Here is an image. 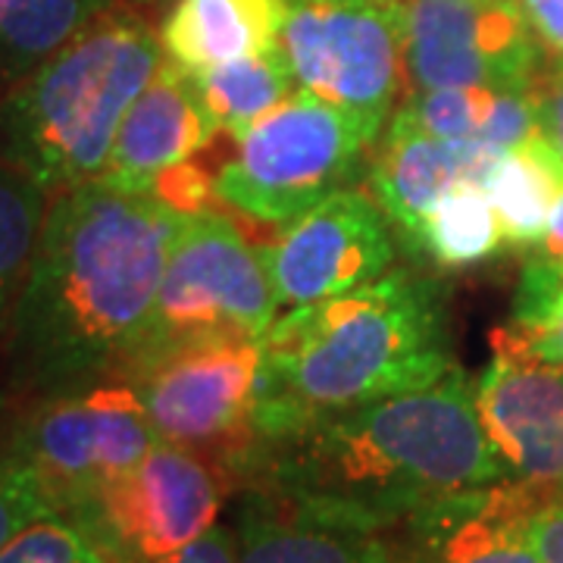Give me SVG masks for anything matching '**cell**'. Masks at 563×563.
<instances>
[{
	"instance_id": "obj_1",
	"label": "cell",
	"mask_w": 563,
	"mask_h": 563,
	"mask_svg": "<svg viewBox=\"0 0 563 563\" xmlns=\"http://www.w3.org/2000/svg\"><path fill=\"white\" fill-rule=\"evenodd\" d=\"M185 213L88 181L54 195L22 285L7 379L47 395L120 376L144 342Z\"/></svg>"
},
{
	"instance_id": "obj_2",
	"label": "cell",
	"mask_w": 563,
	"mask_h": 563,
	"mask_svg": "<svg viewBox=\"0 0 563 563\" xmlns=\"http://www.w3.org/2000/svg\"><path fill=\"white\" fill-rule=\"evenodd\" d=\"M261 354V451L454 369L442 291L404 266L339 298L291 307L263 332Z\"/></svg>"
},
{
	"instance_id": "obj_3",
	"label": "cell",
	"mask_w": 563,
	"mask_h": 563,
	"mask_svg": "<svg viewBox=\"0 0 563 563\" xmlns=\"http://www.w3.org/2000/svg\"><path fill=\"white\" fill-rule=\"evenodd\" d=\"M247 479L407 520L504 483L507 470L485 432L476 383L454 366L429 388L391 395L266 444Z\"/></svg>"
},
{
	"instance_id": "obj_4",
	"label": "cell",
	"mask_w": 563,
	"mask_h": 563,
	"mask_svg": "<svg viewBox=\"0 0 563 563\" xmlns=\"http://www.w3.org/2000/svg\"><path fill=\"white\" fill-rule=\"evenodd\" d=\"M163 60L151 22L110 3L0 98V163L51 198L101 179L129 107Z\"/></svg>"
},
{
	"instance_id": "obj_5",
	"label": "cell",
	"mask_w": 563,
	"mask_h": 563,
	"mask_svg": "<svg viewBox=\"0 0 563 563\" xmlns=\"http://www.w3.org/2000/svg\"><path fill=\"white\" fill-rule=\"evenodd\" d=\"M383 125L298 88L244 132L213 176L217 201L257 222L298 220L363 169Z\"/></svg>"
},
{
	"instance_id": "obj_6",
	"label": "cell",
	"mask_w": 563,
	"mask_h": 563,
	"mask_svg": "<svg viewBox=\"0 0 563 563\" xmlns=\"http://www.w3.org/2000/svg\"><path fill=\"white\" fill-rule=\"evenodd\" d=\"M261 339H188L141 351L120 379L139 391L161 442L179 444L220 476H247L261 451Z\"/></svg>"
},
{
	"instance_id": "obj_7",
	"label": "cell",
	"mask_w": 563,
	"mask_h": 563,
	"mask_svg": "<svg viewBox=\"0 0 563 563\" xmlns=\"http://www.w3.org/2000/svg\"><path fill=\"white\" fill-rule=\"evenodd\" d=\"M13 432L57 520H73L161 442L139 391L120 376L35 395L16 410Z\"/></svg>"
},
{
	"instance_id": "obj_8",
	"label": "cell",
	"mask_w": 563,
	"mask_h": 563,
	"mask_svg": "<svg viewBox=\"0 0 563 563\" xmlns=\"http://www.w3.org/2000/svg\"><path fill=\"white\" fill-rule=\"evenodd\" d=\"M279 295L266 251L217 210L191 213L169 251L154 313L135 354L188 339H263Z\"/></svg>"
},
{
	"instance_id": "obj_9",
	"label": "cell",
	"mask_w": 563,
	"mask_h": 563,
	"mask_svg": "<svg viewBox=\"0 0 563 563\" xmlns=\"http://www.w3.org/2000/svg\"><path fill=\"white\" fill-rule=\"evenodd\" d=\"M279 51L298 88L385 125L407 69V0H288Z\"/></svg>"
},
{
	"instance_id": "obj_10",
	"label": "cell",
	"mask_w": 563,
	"mask_h": 563,
	"mask_svg": "<svg viewBox=\"0 0 563 563\" xmlns=\"http://www.w3.org/2000/svg\"><path fill=\"white\" fill-rule=\"evenodd\" d=\"M222 483L201 454L157 442L66 523L79 526L110 563H157L213 529Z\"/></svg>"
},
{
	"instance_id": "obj_11",
	"label": "cell",
	"mask_w": 563,
	"mask_h": 563,
	"mask_svg": "<svg viewBox=\"0 0 563 563\" xmlns=\"http://www.w3.org/2000/svg\"><path fill=\"white\" fill-rule=\"evenodd\" d=\"M544 66L520 0H407L413 88L532 91Z\"/></svg>"
},
{
	"instance_id": "obj_12",
	"label": "cell",
	"mask_w": 563,
	"mask_h": 563,
	"mask_svg": "<svg viewBox=\"0 0 563 563\" xmlns=\"http://www.w3.org/2000/svg\"><path fill=\"white\" fill-rule=\"evenodd\" d=\"M235 536L239 563H413L410 517L385 520L273 483H251Z\"/></svg>"
},
{
	"instance_id": "obj_13",
	"label": "cell",
	"mask_w": 563,
	"mask_h": 563,
	"mask_svg": "<svg viewBox=\"0 0 563 563\" xmlns=\"http://www.w3.org/2000/svg\"><path fill=\"white\" fill-rule=\"evenodd\" d=\"M263 251L282 307H303L383 279L395 263V225L373 195L344 188Z\"/></svg>"
},
{
	"instance_id": "obj_14",
	"label": "cell",
	"mask_w": 563,
	"mask_h": 563,
	"mask_svg": "<svg viewBox=\"0 0 563 563\" xmlns=\"http://www.w3.org/2000/svg\"><path fill=\"white\" fill-rule=\"evenodd\" d=\"M492 344L495 361L476 383L485 432L507 479L542 495H561L563 366L536 354L510 325L498 329Z\"/></svg>"
},
{
	"instance_id": "obj_15",
	"label": "cell",
	"mask_w": 563,
	"mask_h": 563,
	"mask_svg": "<svg viewBox=\"0 0 563 563\" xmlns=\"http://www.w3.org/2000/svg\"><path fill=\"white\" fill-rule=\"evenodd\" d=\"M220 135L203 110L191 73L163 60L157 76L147 81L139 101L122 120L110 161L103 166V185L117 191L147 195L163 173L195 161Z\"/></svg>"
},
{
	"instance_id": "obj_16",
	"label": "cell",
	"mask_w": 563,
	"mask_h": 563,
	"mask_svg": "<svg viewBox=\"0 0 563 563\" xmlns=\"http://www.w3.org/2000/svg\"><path fill=\"white\" fill-rule=\"evenodd\" d=\"M376 144L379 151L369 163L366 179L369 195L413 251L429 210L463 181H485V173L498 157V151H488L483 144L429 135L401 110L391 113V122Z\"/></svg>"
},
{
	"instance_id": "obj_17",
	"label": "cell",
	"mask_w": 563,
	"mask_h": 563,
	"mask_svg": "<svg viewBox=\"0 0 563 563\" xmlns=\"http://www.w3.org/2000/svg\"><path fill=\"white\" fill-rule=\"evenodd\" d=\"M544 495L504 479L410 517L413 563H542L529 520Z\"/></svg>"
},
{
	"instance_id": "obj_18",
	"label": "cell",
	"mask_w": 563,
	"mask_h": 563,
	"mask_svg": "<svg viewBox=\"0 0 563 563\" xmlns=\"http://www.w3.org/2000/svg\"><path fill=\"white\" fill-rule=\"evenodd\" d=\"M288 0H176L161 29L166 60L185 73L279 47Z\"/></svg>"
},
{
	"instance_id": "obj_19",
	"label": "cell",
	"mask_w": 563,
	"mask_h": 563,
	"mask_svg": "<svg viewBox=\"0 0 563 563\" xmlns=\"http://www.w3.org/2000/svg\"><path fill=\"white\" fill-rule=\"evenodd\" d=\"M398 110L429 135L483 144L498 154L539 132L532 91L413 88V95Z\"/></svg>"
},
{
	"instance_id": "obj_20",
	"label": "cell",
	"mask_w": 563,
	"mask_h": 563,
	"mask_svg": "<svg viewBox=\"0 0 563 563\" xmlns=\"http://www.w3.org/2000/svg\"><path fill=\"white\" fill-rule=\"evenodd\" d=\"M483 185L501 222L504 242L536 247L544 242L551 210L563 191L561 151L536 132L523 144L498 154Z\"/></svg>"
},
{
	"instance_id": "obj_21",
	"label": "cell",
	"mask_w": 563,
	"mask_h": 563,
	"mask_svg": "<svg viewBox=\"0 0 563 563\" xmlns=\"http://www.w3.org/2000/svg\"><path fill=\"white\" fill-rule=\"evenodd\" d=\"M113 0H0V98Z\"/></svg>"
},
{
	"instance_id": "obj_22",
	"label": "cell",
	"mask_w": 563,
	"mask_h": 563,
	"mask_svg": "<svg viewBox=\"0 0 563 563\" xmlns=\"http://www.w3.org/2000/svg\"><path fill=\"white\" fill-rule=\"evenodd\" d=\"M191 79L213 129L232 139H242L254 122L273 113L295 91V76L279 47L191 73Z\"/></svg>"
},
{
	"instance_id": "obj_23",
	"label": "cell",
	"mask_w": 563,
	"mask_h": 563,
	"mask_svg": "<svg viewBox=\"0 0 563 563\" xmlns=\"http://www.w3.org/2000/svg\"><path fill=\"white\" fill-rule=\"evenodd\" d=\"M501 222L483 181H463L429 210L417 251L444 269L473 266L498 254Z\"/></svg>"
},
{
	"instance_id": "obj_24",
	"label": "cell",
	"mask_w": 563,
	"mask_h": 563,
	"mask_svg": "<svg viewBox=\"0 0 563 563\" xmlns=\"http://www.w3.org/2000/svg\"><path fill=\"white\" fill-rule=\"evenodd\" d=\"M47 203V191L0 163V373H7L13 317Z\"/></svg>"
},
{
	"instance_id": "obj_25",
	"label": "cell",
	"mask_w": 563,
	"mask_h": 563,
	"mask_svg": "<svg viewBox=\"0 0 563 563\" xmlns=\"http://www.w3.org/2000/svg\"><path fill=\"white\" fill-rule=\"evenodd\" d=\"M3 413H7V401L0 398V548L16 539L25 526L54 517L16 448V432H13L16 413L13 417Z\"/></svg>"
},
{
	"instance_id": "obj_26",
	"label": "cell",
	"mask_w": 563,
	"mask_h": 563,
	"mask_svg": "<svg viewBox=\"0 0 563 563\" xmlns=\"http://www.w3.org/2000/svg\"><path fill=\"white\" fill-rule=\"evenodd\" d=\"M563 307V261L548 251L529 257L517 282L510 329L523 339H536L544 332Z\"/></svg>"
},
{
	"instance_id": "obj_27",
	"label": "cell",
	"mask_w": 563,
	"mask_h": 563,
	"mask_svg": "<svg viewBox=\"0 0 563 563\" xmlns=\"http://www.w3.org/2000/svg\"><path fill=\"white\" fill-rule=\"evenodd\" d=\"M0 563H110L79 526L38 520L0 548Z\"/></svg>"
},
{
	"instance_id": "obj_28",
	"label": "cell",
	"mask_w": 563,
	"mask_h": 563,
	"mask_svg": "<svg viewBox=\"0 0 563 563\" xmlns=\"http://www.w3.org/2000/svg\"><path fill=\"white\" fill-rule=\"evenodd\" d=\"M532 103H536L539 132L563 157V63L548 60L539 81L532 85Z\"/></svg>"
},
{
	"instance_id": "obj_29",
	"label": "cell",
	"mask_w": 563,
	"mask_h": 563,
	"mask_svg": "<svg viewBox=\"0 0 563 563\" xmlns=\"http://www.w3.org/2000/svg\"><path fill=\"white\" fill-rule=\"evenodd\" d=\"M520 10L548 60L563 63V0H520Z\"/></svg>"
},
{
	"instance_id": "obj_30",
	"label": "cell",
	"mask_w": 563,
	"mask_h": 563,
	"mask_svg": "<svg viewBox=\"0 0 563 563\" xmlns=\"http://www.w3.org/2000/svg\"><path fill=\"white\" fill-rule=\"evenodd\" d=\"M157 563H239V536H235V529L213 526L201 539H195L181 551Z\"/></svg>"
},
{
	"instance_id": "obj_31",
	"label": "cell",
	"mask_w": 563,
	"mask_h": 563,
	"mask_svg": "<svg viewBox=\"0 0 563 563\" xmlns=\"http://www.w3.org/2000/svg\"><path fill=\"white\" fill-rule=\"evenodd\" d=\"M520 339H523V335H520ZM523 342L529 344L536 354H542L544 361H554L563 366V307L544 332H539L536 339H523Z\"/></svg>"
},
{
	"instance_id": "obj_32",
	"label": "cell",
	"mask_w": 563,
	"mask_h": 563,
	"mask_svg": "<svg viewBox=\"0 0 563 563\" xmlns=\"http://www.w3.org/2000/svg\"><path fill=\"white\" fill-rule=\"evenodd\" d=\"M542 247L551 257L563 261V191L561 198H558V203H554V210H551V220H548V232H544Z\"/></svg>"
},
{
	"instance_id": "obj_33",
	"label": "cell",
	"mask_w": 563,
	"mask_h": 563,
	"mask_svg": "<svg viewBox=\"0 0 563 563\" xmlns=\"http://www.w3.org/2000/svg\"><path fill=\"white\" fill-rule=\"evenodd\" d=\"M125 3H157V0H125Z\"/></svg>"
}]
</instances>
